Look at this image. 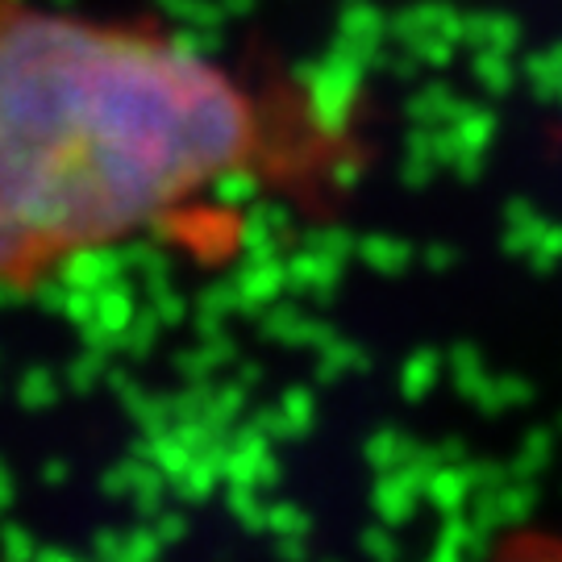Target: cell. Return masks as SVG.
Returning a JSON list of instances; mask_svg holds the SVG:
<instances>
[{"mask_svg": "<svg viewBox=\"0 0 562 562\" xmlns=\"http://www.w3.org/2000/svg\"><path fill=\"white\" fill-rule=\"evenodd\" d=\"M496 562H562V538L554 533H525L504 546Z\"/></svg>", "mask_w": 562, "mask_h": 562, "instance_id": "7a4b0ae2", "label": "cell"}, {"mask_svg": "<svg viewBox=\"0 0 562 562\" xmlns=\"http://www.w3.org/2000/svg\"><path fill=\"white\" fill-rule=\"evenodd\" d=\"M325 121L180 30L0 0V296L171 234L229 188L296 183Z\"/></svg>", "mask_w": 562, "mask_h": 562, "instance_id": "6da1fadb", "label": "cell"}]
</instances>
